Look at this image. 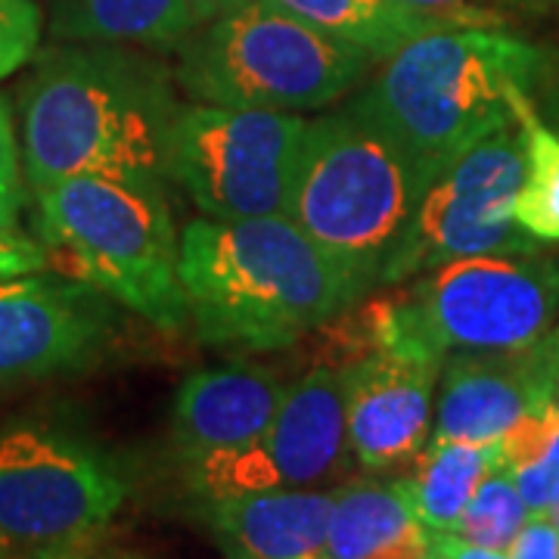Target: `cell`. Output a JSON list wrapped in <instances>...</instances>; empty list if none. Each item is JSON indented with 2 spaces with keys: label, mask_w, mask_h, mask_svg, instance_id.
<instances>
[{
  "label": "cell",
  "mask_w": 559,
  "mask_h": 559,
  "mask_svg": "<svg viewBox=\"0 0 559 559\" xmlns=\"http://www.w3.org/2000/svg\"><path fill=\"white\" fill-rule=\"evenodd\" d=\"M175 81L165 62L128 44L47 47L20 91L25 183L44 190L100 175L165 187Z\"/></svg>",
  "instance_id": "obj_1"
},
{
  "label": "cell",
  "mask_w": 559,
  "mask_h": 559,
  "mask_svg": "<svg viewBox=\"0 0 559 559\" xmlns=\"http://www.w3.org/2000/svg\"><path fill=\"white\" fill-rule=\"evenodd\" d=\"M178 271L197 333L215 348L293 345L367 293L289 215L190 221Z\"/></svg>",
  "instance_id": "obj_2"
},
{
  "label": "cell",
  "mask_w": 559,
  "mask_h": 559,
  "mask_svg": "<svg viewBox=\"0 0 559 559\" xmlns=\"http://www.w3.org/2000/svg\"><path fill=\"white\" fill-rule=\"evenodd\" d=\"M540 50L481 25H448L385 57L348 106L380 124L417 165L426 187L476 140L516 119Z\"/></svg>",
  "instance_id": "obj_3"
},
{
  "label": "cell",
  "mask_w": 559,
  "mask_h": 559,
  "mask_svg": "<svg viewBox=\"0 0 559 559\" xmlns=\"http://www.w3.org/2000/svg\"><path fill=\"white\" fill-rule=\"evenodd\" d=\"M426 180L355 106L305 124L286 215L370 289L417 215Z\"/></svg>",
  "instance_id": "obj_4"
},
{
  "label": "cell",
  "mask_w": 559,
  "mask_h": 559,
  "mask_svg": "<svg viewBox=\"0 0 559 559\" xmlns=\"http://www.w3.org/2000/svg\"><path fill=\"white\" fill-rule=\"evenodd\" d=\"M40 246L62 274L178 330L187 320L180 246L165 187L79 175L35 190Z\"/></svg>",
  "instance_id": "obj_5"
},
{
  "label": "cell",
  "mask_w": 559,
  "mask_h": 559,
  "mask_svg": "<svg viewBox=\"0 0 559 559\" xmlns=\"http://www.w3.org/2000/svg\"><path fill=\"white\" fill-rule=\"evenodd\" d=\"M370 60L274 0H249L183 40L178 84L193 103L311 112L355 91Z\"/></svg>",
  "instance_id": "obj_6"
},
{
  "label": "cell",
  "mask_w": 559,
  "mask_h": 559,
  "mask_svg": "<svg viewBox=\"0 0 559 559\" xmlns=\"http://www.w3.org/2000/svg\"><path fill=\"white\" fill-rule=\"evenodd\" d=\"M559 314V264L532 252L444 261L395 299L364 311L370 348L407 345L441 358L520 352Z\"/></svg>",
  "instance_id": "obj_7"
},
{
  "label": "cell",
  "mask_w": 559,
  "mask_h": 559,
  "mask_svg": "<svg viewBox=\"0 0 559 559\" xmlns=\"http://www.w3.org/2000/svg\"><path fill=\"white\" fill-rule=\"evenodd\" d=\"M128 500L121 466L94 441L50 423L0 429V550L22 557L100 535Z\"/></svg>",
  "instance_id": "obj_8"
},
{
  "label": "cell",
  "mask_w": 559,
  "mask_h": 559,
  "mask_svg": "<svg viewBox=\"0 0 559 559\" xmlns=\"http://www.w3.org/2000/svg\"><path fill=\"white\" fill-rule=\"evenodd\" d=\"M308 119L296 112L180 106L168 140V180L202 218L286 215Z\"/></svg>",
  "instance_id": "obj_9"
},
{
  "label": "cell",
  "mask_w": 559,
  "mask_h": 559,
  "mask_svg": "<svg viewBox=\"0 0 559 559\" xmlns=\"http://www.w3.org/2000/svg\"><path fill=\"white\" fill-rule=\"evenodd\" d=\"M522 180L525 131L520 121H510L476 140L426 187L380 283H401L469 255L535 252L538 240H532L513 215Z\"/></svg>",
  "instance_id": "obj_10"
},
{
  "label": "cell",
  "mask_w": 559,
  "mask_h": 559,
  "mask_svg": "<svg viewBox=\"0 0 559 559\" xmlns=\"http://www.w3.org/2000/svg\"><path fill=\"white\" fill-rule=\"evenodd\" d=\"M352 457L345 370L314 367L289 385L277 417L259 439L190 460L187 481L200 500L318 488L340 481Z\"/></svg>",
  "instance_id": "obj_11"
},
{
  "label": "cell",
  "mask_w": 559,
  "mask_h": 559,
  "mask_svg": "<svg viewBox=\"0 0 559 559\" xmlns=\"http://www.w3.org/2000/svg\"><path fill=\"white\" fill-rule=\"evenodd\" d=\"M116 308L100 289L57 274L0 283V389L72 373L100 358Z\"/></svg>",
  "instance_id": "obj_12"
},
{
  "label": "cell",
  "mask_w": 559,
  "mask_h": 559,
  "mask_svg": "<svg viewBox=\"0 0 559 559\" xmlns=\"http://www.w3.org/2000/svg\"><path fill=\"white\" fill-rule=\"evenodd\" d=\"M444 360L407 345H377L345 364L348 444L364 469H395L423 451Z\"/></svg>",
  "instance_id": "obj_13"
},
{
  "label": "cell",
  "mask_w": 559,
  "mask_h": 559,
  "mask_svg": "<svg viewBox=\"0 0 559 559\" xmlns=\"http://www.w3.org/2000/svg\"><path fill=\"white\" fill-rule=\"evenodd\" d=\"M441 373L432 439L498 444L547 401V342L520 352H457Z\"/></svg>",
  "instance_id": "obj_14"
},
{
  "label": "cell",
  "mask_w": 559,
  "mask_h": 559,
  "mask_svg": "<svg viewBox=\"0 0 559 559\" xmlns=\"http://www.w3.org/2000/svg\"><path fill=\"white\" fill-rule=\"evenodd\" d=\"M289 385L255 360L205 367L180 382L171 439L183 463L259 439L274 423Z\"/></svg>",
  "instance_id": "obj_15"
},
{
  "label": "cell",
  "mask_w": 559,
  "mask_h": 559,
  "mask_svg": "<svg viewBox=\"0 0 559 559\" xmlns=\"http://www.w3.org/2000/svg\"><path fill=\"white\" fill-rule=\"evenodd\" d=\"M336 488H280L202 500L224 559H330Z\"/></svg>",
  "instance_id": "obj_16"
},
{
  "label": "cell",
  "mask_w": 559,
  "mask_h": 559,
  "mask_svg": "<svg viewBox=\"0 0 559 559\" xmlns=\"http://www.w3.org/2000/svg\"><path fill=\"white\" fill-rule=\"evenodd\" d=\"M432 532L401 481H352L336 488L330 559H429Z\"/></svg>",
  "instance_id": "obj_17"
},
{
  "label": "cell",
  "mask_w": 559,
  "mask_h": 559,
  "mask_svg": "<svg viewBox=\"0 0 559 559\" xmlns=\"http://www.w3.org/2000/svg\"><path fill=\"white\" fill-rule=\"evenodd\" d=\"M47 7L57 40L180 47L200 28L190 0H47Z\"/></svg>",
  "instance_id": "obj_18"
},
{
  "label": "cell",
  "mask_w": 559,
  "mask_h": 559,
  "mask_svg": "<svg viewBox=\"0 0 559 559\" xmlns=\"http://www.w3.org/2000/svg\"><path fill=\"white\" fill-rule=\"evenodd\" d=\"M320 32L355 44L373 60H385L407 40L448 25H479V13H432L404 0H274Z\"/></svg>",
  "instance_id": "obj_19"
},
{
  "label": "cell",
  "mask_w": 559,
  "mask_h": 559,
  "mask_svg": "<svg viewBox=\"0 0 559 559\" xmlns=\"http://www.w3.org/2000/svg\"><path fill=\"white\" fill-rule=\"evenodd\" d=\"M495 469L498 444L432 439L411 460V473L401 485L429 532H454L485 476Z\"/></svg>",
  "instance_id": "obj_20"
},
{
  "label": "cell",
  "mask_w": 559,
  "mask_h": 559,
  "mask_svg": "<svg viewBox=\"0 0 559 559\" xmlns=\"http://www.w3.org/2000/svg\"><path fill=\"white\" fill-rule=\"evenodd\" d=\"M498 466L520 488L532 516L559 503V414L544 401L498 441Z\"/></svg>",
  "instance_id": "obj_21"
},
{
  "label": "cell",
  "mask_w": 559,
  "mask_h": 559,
  "mask_svg": "<svg viewBox=\"0 0 559 559\" xmlns=\"http://www.w3.org/2000/svg\"><path fill=\"white\" fill-rule=\"evenodd\" d=\"M525 131V180L516 197V224L532 240H559V138L535 116L528 97L516 103Z\"/></svg>",
  "instance_id": "obj_22"
},
{
  "label": "cell",
  "mask_w": 559,
  "mask_h": 559,
  "mask_svg": "<svg viewBox=\"0 0 559 559\" xmlns=\"http://www.w3.org/2000/svg\"><path fill=\"white\" fill-rule=\"evenodd\" d=\"M528 520H532V510L525 507L520 488L498 466L495 473L485 476L479 491L473 495L451 535L469 540L476 547H485V550L507 554Z\"/></svg>",
  "instance_id": "obj_23"
},
{
  "label": "cell",
  "mask_w": 559,
  "mask_h": 559,
  "mask_svg": "<svg viewBox=\"0 0 559 559\" xmlns=\"http://www.w3.org/2000/svg\"><path fill=\"white\" fill-rule=\"evenodd\" d=\"M40 22L35 0H0V81L38 57Z\"/></svg>",
  "instance_id": "obj_24"
},
{
  "label": "cell",
  "mask_w": 559,
  "mask_h": 559,
  "mask_svg": "<svg viewBox=\"0 0 559 559\" xmlns=\"http://www.w3.org/2000/svg\"><path fill=\"white\" fill-rule=\"evenodd\" d=\"M25 175H22V146L13 131L10 106L0 97V227L20 230L25 205Z\"/></svg>",
  "instance_id": "obj_25"
},
{
  "label": "cell",
  "mask_w": 559,
  "mask_h": 559,
  "mask_svg": "<svg viewBox=\"0 0 559 559\" xmlns=\"http://www.w3.org/2000/svg\"><path fill=\"white\" fill-rule=\"evenodd\" d=\"M47 267V252L44 246L28 240L20 230L0 227V283L25 274H38Z\"/></svg>",
  "instance_id": "obj_26"
},
{
  "label": "cell",
  "mask_w": 559,
  "mask_h": 559,
  "mask_svg": "<svg viewBox=\"0 0 559 559\" xmlns=\"http://www.w3.org/2000/svg\"><path fill=\"white\" fill-rule=\"evenodd\" d=\"M16 559H140L134 554H124L116 547H106L97 540V535H87V538L62 540V544H50V547H40L32 554H22Z\"/></svg>",
  "instance_id": "obj_27"
},
{
  "label": "cell",
  "mask_w": 559,
  "mask_h": 559,
  "mask_svg": "<svg viewBox=\"0 0 559 559\" xmlns=\"http://www.w3.org/2000/svg\"><path fill=\"white\" fill-rule=\"evenodd\" d=\"M429 559H520L516 554H500V550H485L469 540L457 538L451 532H432V550Z\"/></svg>",
  "instance_id": "obj_28"
},
{
  "label": "cell",
  "mask_w": 559,
  "mask_h": 559,
  "mask_svg": "<svg viewBox=\"0 0 559 559\" xmlns=\"http://www.w3.org/2000/svg\"><path fill=\"white\" fill-rule=\"evenodd\" d=\"M547 342V404L559 414V330L544 336Z\"/></svg>",
  "instance_id": "obj_29"
},
{
  "label": "cell",
  "mask_w": 559,
  "mask_h": 559,
  "mask_svg": "<svg viewBox=\"0 0 559 559\" xmlns=\"http://www.w3.org/2000/svg\"><path fill=\"white\" fill-rule=\"evenodd\" d=\"M242 3H249V0H190V7H193V16L200 25L205 22L218 20L224 13H230V10H237Z\"/></svg>",
  "instance_id": "obj_30"
},
{
  "label": "cell",
  "mask_w": 559,
  "mask_h": 559,
  "mask_svg": "<svg viewBox=\"0 0 559 559\" xmlns=\"http://www.w3.org/2000/svg\"><path fill=\"white\" fill-rule=\"evenodd\" d=\"M404 3L419 7V10H432V13H457L466 0H404Z\"/></svg>",
  "instance_id": "obj_31"
},
{
  "label": "cell",
  "mask_w": 559,
  "mask_h": 559,
  "mask_svg": "<svg viewBox=\"0 0 559 559\" xmlns=\"http://www.w3.org/2000/svg\"><path fill=\"white\" fill-rule=\"evenodd\" d=\"M547 520L554 522V525H557V532H559V503L554 507V510H550V513H547Z\"/></svg>",
  "instance_id": "obj_32"
}]
</instances>
